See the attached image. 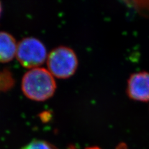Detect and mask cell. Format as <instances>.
I'll list each match as a JSON object with an SVG mask.
<instances>
[{"label": "cell", "instance_id": "10", "mask_svg": "<svg viewBox=\"0 0 149 149\" xmlns=\"http://www.w3.org/2000/svg\"><path fill=\"white\" fill-rule=\"evenodd\" d=\"M68 149H76V148H74V147H72V146H71V147H69V148H68Z\"/></svg>", "mask_w": 149, "mask_h": 149}, {"label": "cell", "instance_id": "7", "mask_svg": "<svg viewBox=\"0 0 149 149\" xmlns=\"http://www.w3.org/2000/svg\"><path fill=\"white\" fill-rule=\"evenodd\" d=\"M13 85V79L8 71L0 72V91L8 90Z\"/></svg>", "mask_w": 149, "mask_h": 149}, {"label": "cell", "instance_id": "2", "mask_svg": "<svg viewBox=\"0 0 149 149\" xmlns=\"http://www.w3.org/2000/svg\"><path fill=\"white\" fill-rule=\"evenodd\" d=\"M48 70L54 77L66 79L77 71L78 62L74 51L68 47L59 46L53 49L47 58Z\"/></svg>", "mask_w": 149, "mask_h": 149}, {"label": "cell", "instance_id": "4", "mask_svg": "<svg viewBox=\"0 0 149 149\" xmlns=\"http://www.w3.org/2000/svg\"><path fill=\"white\" fill-rule=\"evenodd\" d=\"M127 94L135 101H149V73L140 72L131 74L127 81Z\"/></svg>", "mask_w": 149, "mask_h": 149}, {"label": "cell", "instance_id": "9", "mask_svg": "<svg viewBox=\"0 0 149 149\" xmlns=\"http://www.w3.org/2000/svg\"><path fill=\"white\" fill-rule=\"evenodd\" d=\"M2 10H3V8H2V4H1V1H0V17H1V15Z\"/></svg>", "mask_w": 149, "mask_h": 149}, {"label": "cell", "instance_id": "1", "mask_svg": "<svg viewBox=\"0 0 149 149\" xmlns=\"http://www.w3.org/2000/svg\"><path fill=\"white\" fill-rule=\"evenodd\" d=\"M56 88L57 85L54 76L44 68L30 69L22 78V91L31 100H47L53 96Z\"/></svg>", "mask_w": 149, "mask_h": 149}, {"label": "cell", "instance_id": "8", "mask_svg": "<svg viewBox=\"0 0 149 149\" xmlns=\"http://www.w3.org/2000/svg\"><path fill=\"white\" fill-rule=\"evenodd\" d=\"M86 149H101V148L97 147H88ZM116 149H127V148L125 144H120V145L116 148Z\"/></svg>", "mask_w": 149, "mask_h": 149}, {"label": "cell", "instance_id": "6", "mask_svg": "<svg viewBox=\"0 0 149 149\" xmlns=\"http://www.w3.org/2000/svg\"><path fill=\"white\" fill-rule=\"evenodd\" d=\"M21 149H57L52 144L42 140H33Z\"/></svg>", "mask_w": 149, "mask_h": 149}, {"label": "cell", "instance_id": "5", "mask_svg": "<svg viewBox=\"0 0 149 149\" xmlns=\"http://www.w3.org/2000/svg\"><path fill=\"white\" fill-rule=\"evenodd\" d=\"M17 42L11 34L0 31V63H8L16 57Z\"/></svg>", "mask_w": 149, "mask_h": 149}, {"label": "cell", "instance_id": "3", "mask_svg": "<svg viewBox=\"0 0 149 149\" xmlns=\"http://www.w3.org/2000/svg\"><path fill=\"white\" fill-rule=\"evenodd\" d=\"M47 57L45 46L36 37H26L17 42L16 57L23 67L38 68L47 61Z\"/></svg>", "mask_w": 149, "mask_h": 149}]
</instances>
